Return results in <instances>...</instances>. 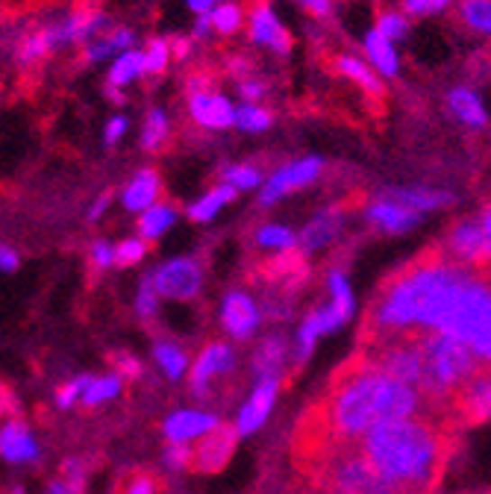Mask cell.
Returning <instances> with one entry per match:
<instances>
[{"instance_id":"cell-1","label":"cell","mask_w":491,"mask_h":494,"mask_svg":"<svg viewBox=\"0 0 491 494\" xmlns=\"http://www.w3.org/2000/svg\"><path fill=\"white\" fill-rule=\"evenodd\" d=\"M418 415L441 418V412L415 389L386 374L359 353L332 377L330 391L312 409V424H304V430H309L306 447L318 453L327 444H353L377 424L418 418Z\"/></svg>"},{"instance_id":"cell-2","label":"cell","mask_w":491,"mask_h":494,"mask_svg":"<svg viewBox=\"0 0 491 494\" xmlns=\"http://www.w3.org/2000/svg\"><path fill=\"white\" fill-rule=\"evenodd\" d=\"M474 268L456 265L453 260L427 256L404 268L377 295L365 318V344L404 339V335L441 333L453 316L456 303L477 283Z\"/></svg>"},{"instance_id":"cell-3","label":"cell","mask_w":491,"mask_h":494,"mask_svg":"<svg viewBox=\"0 0 491 494\" xmlns=\"http://www.w3.org/2000/svg\"><path fill=\"white\" fill-rule=\"evenodd\" d=\"M356 447L397 494H430L450 453L444 418H400L371 426Z\"/></svg>"},{"instance_id":"cell-4","label":"cell","mask_w":491,"mask_h":494,"mask_svg":"<svg viewBox=\"0 0 491 494\" xmlns=\"http://www.w3.org/2000/svg\"><path fill=\"white\" fill-rule=\"evenodd\" d=\"M418 347H421V362H423L421 395L439 412L444 407H453L456 391H459L477 370L486 368V362H479L471 347L450 339V335L421 333Z\"/></svg>"},{"instance_id":"cell-5","label":"cell","mask_w":491,"mask_h":494,"mask_svg":"<svg viewBox=\"0 0 491 494\" xmlns=\"http://www.w3.org/2000/svg\"><path fill=\"white\" fill-rule=\"evenodd\" d=\"M312 474L321 494H397L386 480L377 477L356 442L327 444L312 453Z\"/></svg>"},{"instance_id":"cell-6","label":"cell","mask_w":491,"mask_h":494,"mask_svg":"<svg viewBox=\"0 0 491 494\" xmlns=\"http://www.w3.org/2000/svg\"><path fill=\"white\" fill-rule=\"evenodd\" d=\"M441 335L462 342L471 347L479 362H488L491 356V291L488 279L479 274L477 283L465 291V297L456 303L453 316L444 324Z\"/></svg>"},{"instance_id":"cell-7","label":"cell","mask_w":491,"mask_h":494,"mask_svg":"<svg viewBox=\"0 0 491 494\" xmlns=\"http://www.w3.org/2000/svg\"><path fill=\"white\" fill-rule=\"evenodd\" d=\"M448 247H450V256L456 265H465V268L486 265L488 251H491V215L488 212H479V218L456 224L448 239Z\"/></svg>"},{"instance_id":"cell-8","label":"cell","mask_w":491,"mask_h":494,"mask_svg":"<svg viewBox=\"0 0 491 494\" xmlns=\"http://www.w3.org/2000/svg\"><path fill=\"white\" fill-rule=\"evenodd\" d=\"M150 283L159 297L192 300L200 291V283H204V271H200V265L192 256H180V260H171L156 268L150 274Z\"/></svg>"},{"instance_id":"cell-9","label":"cell","mask_w":491,"mask_h":494,"mask_svg":"<svg viewBox=\"0 0 491 494\" xmlns=\"http://www.w3.org/2000/svg\"><path fill=\"white\" fill-rule=\"evenodd\" d=\"M353 312L356 306H348V303H336V300H330L327 306H321L315 312H309V316L304 318V324H300V330H297V365L300 362H306L309 353L315 351V344L321 335H327L332 330H339L341 324H348L353 318Z\"/></svg>"},{"instance_id":"cell-10","label":"cell","mask_w":491,"mask_h":494,"mask_svg":"<svg viewBox=\"0 0 491 494\" xmlns=\"http://www.w3.org/2000/svg\"><path fill=\"white\" fill-rule=\"evenodd\" d=\"M321 168H323V162L318 160V156H304V160H297V162H292V165H283L280 171H274V177L265 183L259 204H262V206H271V204H277V200H280L283 195L297 192V188L309 186L312 179H318Z\"/></svg>"},{"instance_id":"cell-11","label":"cell","mask_w":491,"mask_h":494,"mask_svg":"<svg viewBox=\"0 0 491 494\" xmlns=\"http://www.w3.org/2000/svg\"><path fill=\"white\" fill-rule=\"evenodd\" d=\"M232 368H236V353H232V347L227 342L206 344L192 368V395L206 398L212 380L230 374Z\"/></svg>"},{"instance_id":"cell-12","label":"cell","mask_w":491,"mask_h":494,"mask_svg":"<svg viewBox=\"0 0 491 494\" xmlns=\"http://www.w3.org/2000/svg\"><path fill=\"white\" fill-rule=\"evenodd\" d=\"M259 321H262V312L248 291H230L224 303H221V324H224V330L236 342L250 339L256 327H259Z\"/></svg>"},{"instance_id":"cell-13","label":"cell","mask_w":491,"mask_h":494,"mask_svg":"<svg viewBox=\"0 0 491 494\" xmlns=\"http://www.w3.org/2000/svg\"><path fill=\"white\" fill-rule=\"evenodd\" d=\"M236 439H239L236 430H230V426L221 424L218 430H212L200 442H195L197 447H192V462H188V468L206 471V474L221 471L230 462L232 451H236Z\"/></svg>"},{"instance_id":"cell-14","label":"cell","mask_w":491,"mask_h":494,"mask_svg":"<svg viewBox=\"0 0 491 494\" xmlns=\"http://www.w3.org/2000/svg\"><path fill=\"white\" fill-rule=\"evenodd\" d=\"M218 426H221L218 415L204 412V409H180L165 418L162 430H165V439L171 444H192V442L204 439V435H209L212 430H218Z\"/></svg>"},{"instance_id":"cell-15","label":"cell","mask_w":491,"mask_h":494,"mask_svg":"<svg viewBox=\"0 0 491 494\" xmlns=\"http://www.w3.org/2000/svg\"><path fill=\"white\" fill-rule=\"evenodd\" d=\"M277 395H280V380H277V377L259 380L256 389H253L250 400L241 407L239 418H236V426H232L236 435H253L256 430H259V426L268 421V415H271V409H274Z\"/></svg>"},{"instance_id":"cell-16","label":"cell","mask_w":491,"mask_h":494,"mask_svg":"<svg viewBox=\"0 0 491 494\" xmlns=\"http://www.w3.org/2000/svg\"><path fill=\"white\" fill-rule=\"evenodd\" d=\"M453 409L462 412L471 424H483L491 412V380L488 370H477V374L468 380V383L456 391L453 398Z\"/></svg>"},{"instance_id":"cell-17","label":"cell","mask_w":491,"mask_h":494,"mask_svg":"<svg viewBox=\"0 0 491 494\" xmlns=\"http://www.w3.org/2000/svg\"><path fill=\"white\" fill-rule=\"evenodd\" d=\"M188 112L206 130H227L236 121V106L230 104L227 95L218 92H195L188 100Z\"/></svg>"},{"instance_id":"cell-18","label":"cell","mask_w":491,"mask_h":494,"mask_svg":"<svg viewBox=\"0 0 491 494\" xmlns=\"http://www.w3.org/2000/svg\"><path fill=\"white\" fill-rule=\"evenodd\" d=\"M365 215L377 230L392 233V235L409 233L412 227H418V221H421L418 212L406 209L404 204H397V200H392V197H379L377 204L368 206Z\"/></svg>"},{"instance_id":"cell-19","label":"cell","mask_w":491,"mask_h":494,"mask_svg":"<svg viewBox=\"0 0 491 494\" xmlns=\"http://www.w3.org/2000/svg\"><path fill=\"white\" fill-rule=\"evenodd\" d=\"M288 342L283 339L280 333H274V335H265V339L256 344V351H253V359H250V368H253V374L265 380V377H277L280 380V374L286 370V362H288Z\"/></svg>"},{"instance_id":"cell-20","label":"cell","mask_w":491,"mask_h":494,"mask_svg":"<svg viewBox=\"0 0 491 494\" xmlns=\"http://www.w3.org/2000/svg\"><path fill=\"white\" fill-rule=\"evenodd\" d=\"M0 456L6 462H32V459H39V444L21 421H6L0 426Z\"/></svg>"},{"instance_id":"cell-21","label":"cell","mask_w":491,"mask_h":494,"mask_svg":"<svg viewBox=\"0 0 491 494\" xmlns=\"http://www.w3.org/2000/svg\"><path fill=\"white\" fill-rule=\"evenodd\" d=\"M250 36L256 44H265V48H274L286 53L292 48V39H288L286 27L280 24V18L271 6H256L253 9V18H250Z\"/></svg>"},{"instance_id":"cell-22","label":"cell","mask_w":491,"mask_h":494,"mask_svg":"<svg viewBox=\"0 0 491 494\" xmlns=\"http://www.w3.org/2000/svg\"><path fill=\"white\" fill-rule=\"evenodd\" d=\"M339 230H341V212L339 209H323L321 215H315L306 224L304 233L297 235V242H300V247H304L306 253L323 251L327 244L336 242Z\"/></svg>"},{"instance_id":"cell-23","label":"cell","mask_w":491,"mask_h":494,"mask_svg":"<svg viewBox=\"0 0 491 494\" xmlns=\"http://www.w3.org/2000/svg\"><path fill=\"white\" fill-rule=\"evenodd\" d=\"M383 197H392L397 200V204H404L406 209L418 212V215H423V212H435V209H444L453 204V195L448 192H435V188H386Z\"/></svg>"},{"instance_id":"cell-24","label":"cell","mask_w":491,"mask_h":494,"mask_svg":"<svg viewBox=\"0 0 491 494\" xmlns=\"http://www.w3.org/2000/svg\"><path fill=\"white\" fill-rule=\"evenodd\" d=\"M156 197H159V177L153 171H139L121 195V204L130 212H144L156 204Z\"/></svg>"},{"instance_id":"cell-25","label":"cell","mask_w":491,"mask_h":494,"mask_svg":"<svg viewBox=\"0 0 491 494\" xmlns=\"http://www.w3.org/2000/svg\"><path fill=\"white\" fill-rule=\"evenodd\" d=\"M448 106L456 118H459L465 127H486L488 124V112L483 106V100H479L477 92H471V88H453V92L448 95Z\"/></svg>"},{"instance_id":"cell-26","label":"cell","mask_w":491,"mask_h":494,"mask_svg":"<svg viewBox=\"0 0 491 494\" xmlns=\"http://www.w3.org/2000/svg\"><path fill=\"white\" fill-rule=\"evenodd\" d=\"M365 56H368V65L374 69V74L395 77L400 71V59H397L395 44L379 36L377 30H371L365 36Z\"/></svg>"},{"instance_id":"cell-27","label":"cell","mask_w":491,"mask_h":494,"mask_svg":"<svg viewBox=\"0 0 491 494\" xmlns=\"http://www.w3.org/2000/svg\"><path fill=\"white\" fill-rule=\"evenodd\" d=\"M236 195H239L236 188H230L227 183H221L218 188H212V192H206L204 197H200L197 204L188 206V218H192V221H200V224H204V221H212L227 204H232V200H236Z\"/></svg>"},{"instance_id":"cell-28","label":"cell","mask_w":491,"mask_h":494,"mask_svg":"<svg viewBox=\"0 0 491 494\" xmlns=\"http://www.w3.org/2000/svg\"><path fill=\"white\" fill-rule=\"evenodd\" d=\"M141 74H144V56H141V50H132L130 48V50L115 56L113 71H109V86H113V88H124L132 80H139Z\"/></svg>"},{"instance_id":"cell-29","label":"cell","mask_w":491,"mask_h":494,"mask_svg":"<svg viewBox=\"0 0 491 494\" xmlns=\"http://www.w3.org/2000/svg\"><path fill=\"white\" fill-rule=\"evenodd\" d=\"M153 359H156V365L162 368V374L168 377V380H180L186 374V368H188L186 351H183L180 344H174V342H156Z\"/></svg>"},{"instance_id":"cell-30","label":"cell","mask_w":491,"mask_h":494,"mask_svg":"<svg viewBox=\"0 0 491 494\" xmlns=\"http://www.w3.org/2000/svg\"><path fill=\"white\" fill-rule=\"evenodd\" d=\"M121 389H124V383H121L118 374H106V377H88V383L83 389V403L86 407H97V403H106V400H115L121 395Z\"/></svg>"},{"instance_id":"cell-31","label":"cell","mask_w":491,"mask_h":494,"mask_svg":"<svg viewBox=\"0 0 491 494\" xmlns=\"http://www.w3.org/2000/svg\"><path fill=\"white\" fill-rule=\"evenodd\" d=\"M174 218H177L174 206H168V204H153L150 209L141 212L139 233L144 235V239H159V235L174 224Z\"/></svg>"},{"instance_id":"cell-32","label":"cell","mask_w":491,"mask_h":494,"mask_svg":"<svg viewBox=\"0 0 491 494\" xmlns=\"http://www.w3.org/2000/svg\"><path fill=\"white\" fill-rule=\"evenodd\" d=\"M132 48V32L130 30H115L113 36H104V39H95L88 41V59L100 62V59H109V56H118Z\"/></svg>"},{"instance_id":"cell-33","label":"cell","mask_w":491,"mask_h":494,"mask_svg":"<svg viewBox=\"0 0 491 494\" xmlns=\"http://www.w3.org/2000/svg\"><path fill=\"white\" fill-rule=\"evenodd\" d=\"M339 71L344 77H350L353 83H359L365 92L379 95V77L371 71V65H368V62L356 59V56H341V59H339Z\"/></svg>"},{"instance_id":"cell-34","label":"cell","mask_w":491,"mask_h":494,"mask_svg":"<svg viewBox=\"0 0 491 494\" xmlns=\"http://www.w3.org/2000/svg\"><path fill=\"white\" fill-rule=\"evenodd\" d=\"M256 242H259V247H265V251H292L297 244V235L288 227H283V224H265V227H259V233H256Z\"/></svg>"},{"instance_id":"cell-35","label":"cell","mask_w":491,"mask_h":494,"mask_svg":"<svg viewBox=\"0 0 491 494\" xmlns=\"http://www.w3.org/2000/svg\"><path fill=\"white\" fill-rule=\"evenodd\" d=\"M165 136H168V115H165V109H153L141 127V144L144 148H159Z\"/></svg>"},{"instance_id":"cell-36","label":"cell","mask_w":491,"mask_h":494,"mask_svg":"<svg viewBox=\"0 0 491 494\" xmlns=\"http://www.w3.org/2000/svg\"><path fill=\"white\" fill-rule=\"evenodd\" d=\"M236 127H241L244 133H262L271 127V115L262 109V106H256V104H244L236 109Z\"/></svg>"},{"instance_id":"cell-37","label":"cell","mask_w":491,"mask_h":494,"mask_svg":"<svg viewBox=\"0 0 491 494\" xmlns=\"http://www.w3.org/2000/svg\"><path fill=\"white\" fill-rule=\"evenodd\" d=\"M206 21L218 32H236L241 24V9L236 4H218L212 13H206Z\"/></svg>"},{"instance_id":"cell-38","label":"cell","mask_w":491,"mask_h":494,"mask_svg":"<svg viewBox=\"0 0 491 494\" xmlns=\"http://www.w3.org/2000/svg\"><path fill=\"white\" fill-rule=\"evenodd\" d=\"M224 183L236 188V192H248V188H256L262 183V174L253 165H232L224 171Z\"/></svg>"},{"instance_id":"cell-39","label":"cell","mask_w":491,"mask_h":494,"mask_svg":"<svg viewBox=\"0 0 491 494\" xmlns=\"http://www.w3.org/2000/svg\"><path fill=\"white\" fill-rule=\"evenodd\" d=\"M462 15H465V21L474 30H479V32L491 30V4H488V0H465Z\"/></svg>"},{"instance_id":"cell-40","label":"cell","mask_w":491,"mask_h":494,"mask_svg":"<svg viewBox=\"0 0 491 494\" xmlns=\"http://www.w3.org/2000/svg\"><path fill=\"white\" fill-rule=\"evenodd\" d=\"M148 253L144 239H124L118 247H113V265H136Z\"/></svg>"},{"instance_id":"cell-41","label":"cell","mask_w":491,"mask_h":494,"mask_svg":"<svg viewBox=\"0 0 491 494\" xmlns=\"http://www.w3.org/2000/svg\"><path fill=\"white\" fill-rule=\"evenodd\" d=\"M141 56H144V71L159 74V71H165V65L171 59V48L165 39H156L148 44V50H141Z\"/></svg>"},{"instance_id":"cell-42","label":"cell","mask_w":491,"mask_h":494,"mask_svg":"<svg viewBox=\"0 0 491 494\" xmlns=\"http://www.w3.org/2000/svg\"><path fill=\"white\" fill-rule=\"evenodd\" d=\"M379 36L383 39H388V41H400V39H406V30H409V24H406V15H397V13H386V15H379V21H377V27H374Z\"/></svg>"},{"instance_id":"cell-43","label":"cell","mask_w":491,"mask_h":494,"mask_svg":"<svg viewBox=\"0 0 491 494\" xmlns=\"http://www.w3.org/2000/svg\"><path fill=\"white\" fill-rule=\"evenodd\" d=\"M118 494H156V480L148 471H132V474L121 480Z\"/></svg>"},{"instance_id":"cell-44","label":"cell","mask_w":491,"mask_h":494,"mask_svg":"<svg viewBox=\"0 0 491 494\" xmlns=\"http://www.w3.org/2000/svg\"><path fill=\"white\" fill-rule=\"evenodd\" d=\"M53 48V41L48 36V30H41L36 32V36H30L24 41V48H21V62H32V59H39L41 53H48Z\"/></svg>"},{"instance_id":"cell-45","label":"cell","mask_w":491,"mask_h":494,"mask_svg":"<svg viewBox=\"0 0 491 494\" xmlns=\"http://www.w3.org/2000/svg\"><path fill=\"white\" fill-rule=\"evenodd\" d=\"M156 300H159V295L153 291L150 277H144V279H141V288H139V297H136V309H139V316H141L144 321L156 316Z\"/></svg>"},{"instance_id":"cell-46","label":"cell","mask_w":491,"mask_h":494,"mask_svg":"<svg viewBox=\"0 0 491 494\" xmlns=\"http://www.w3.org/2000/svg\"><path fill=\"white\" fill-rule=\"evenodd\" d=\"M450 6V0H404V9L409 15H421V18H427V15H439L444 13V9Z\"/></svg>"},{"instance_id":"cell-47","label":"cell","mask_w":491,"mask_h":494,"mask_svg":"<svg viewBox=\"0 0 491 494\" xmlns=\"http://www.w3.org/2000/svg\"><path fill=\"white\" fill-rule=\"evenodd\" d=\"M86 383H88V377H77V380H71V383H65V386L57 391V403H59V409H68V407H74L77 398L83 395Z\"/></svg>"},{"instance_id":"cell-48","label":"cell","mask_w":491,"mask_h":494,"mask_svg":"<svg viewBox=\"0 0 491 494\" xmlns=\"http://www.w3.org/2000/svg\"><path fill=\"white\" fill-rule=\"evenodd\" d=\"M188 462H192V447L171 444L168 451H165V465H168L171 471H186Z\"/></svg>"},{"instance_id":"cell-49","label":"cell","mask_w":491,"mask_h":494,"mask_svg":"<svg viewBox=\"0 0 491 494\" xmlns=\"http://www.w3.org/2000/svg\"><path fill=\"white\" fill-rule=\"evenodd\" d=\"M113 362L118 368V377H139L141 374V365L132 356H127V353H118Z\"/></svg>"},{"instance_id":"cell-50","label":"cell","mask_w":491,"mask_h":494,"mask_svg":"<svg viewBox=\"0 0 491 494\" xmlns=\"http://www.w3.org/2000/svg\"><path fill=\"white\" fill-rule=\"evenodd\" d=\"M127 133V118L124 115H115V118H109L106 124V130H104V136H106V144H115L121 136Z\"/></svg>"},{"instance_id":"cell-51","label":"cell","mask_w":491,"mask_h":494,"mask_svg":"<svg viewBox=\"0 0 491 494\" xmlns=\"http://www.w3.org/2000/svg\"><path fill=\"white\" fill-rule=\"evenodd\" d=\"M92 262L104 271V268H109L113 265V244H106V242H97L95 247H92Z\"/></svg>"},{"instance_id":"cell-52","label":"cell","mask_w":491,"mask_h":494,"mask_svg":"<svg viewBox=\"0 0 491 494\" xmlns=\"http://www.w3.org/2000/svg\"><path fill=\"white\" fill-rule=\"evenodd\" d=\"M18 268V253L13 251V247H6V244H0V271H6V274H13Z\"/></svg>"},{"instance_id":"cell-53","label":"cell","mask_w":491,"mask_h":494,"mask_svg":"<svg viewBox=\"0 0 491 494\" xmlns=\"http://www.w3.org/2000/svg\"><path fill=\"white\" fill-rule=\"evenodd\" d=\"M297 4L309 9L312 15H330V9H332L330 0H297Z\"/></svg>"},{"instance_id":"cell-54","label":"cell","mask_w":491,"mask_h":494,"mask_svg":"<svg viewBox=\"0 0 491 494\" xmlns=\"http://www.w3.org/2000/svg\"><path fill=\"white\" fill-rule=\"evenodd\" d=\"M221 4V0H188V9H195L197 15H206V13H212Z\"/></svg>"},{"instance_id":"cell-55","label":"cell","mask_w":491,"mask_h":494,"mask_svg":"<svg viewBox=\"0 0 491 494\" xmlns=\"http://www.w3.org/2000/svg\"><path fill=\"white\" fill-rule=\"evenodd\" d=\"M262 92H265V86H262V83H256V80L241 83V95H244V97L256 100V97H262Z\"/></svg>"},{"instance_id":"cell-56","label":"cell","mask_w":491,"mask_h":494,"mask_svg":"<svg viewBox=\"0 0 491 494\" xmlns=\"http://www.w3.org/2000/svg\"><path fill=\"white\" fill-rule=\"evenodd\" d=\"M106 206H109V197L104 195V197H100V200H95V206H92V212H88V218H92V221H97L100 215H104V212H106Z\"/></svg>"},{"instance_id":"cell-57","label":"cell","mask_w":491,"mask_h":494,"mask_svg":"<svg viewBox=\"0 0 491 494\" xmlns=\"http://www.w3.org/2000/svg\"><path fill=\"white\" fill-rule=\"evenodd\" d=\"M48 494H80V491H77V489H71V486H68V482H65V480H59V482H53V486L48 489Z\"/></svg>"}]
</instances>
